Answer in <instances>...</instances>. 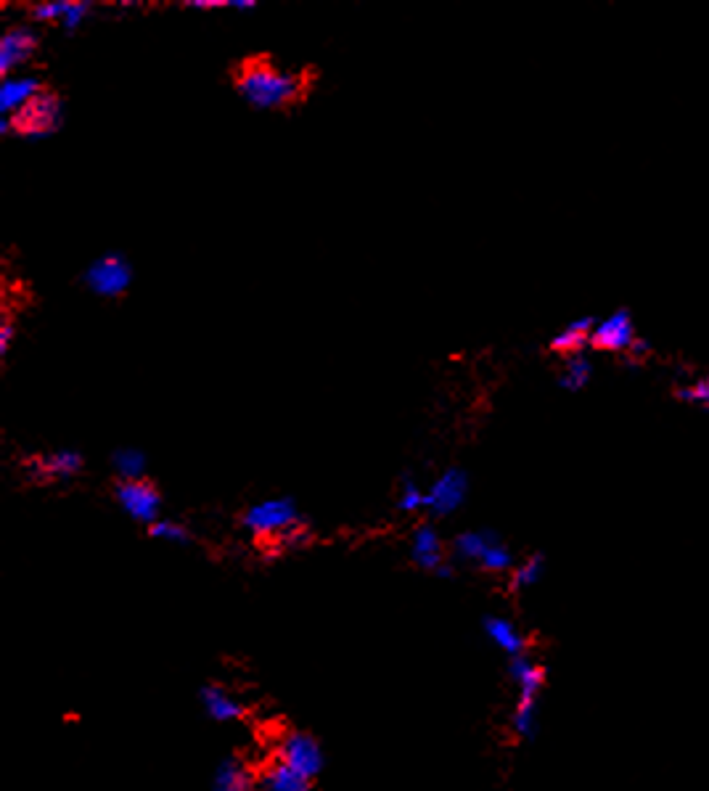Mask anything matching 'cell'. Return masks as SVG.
I'll return each instance as SVG.
<instances>
[{
    "label": "cell",
    "instance_id": "6da1fadb",
    "mask_svg": "<svg viewBox=\"0 0 709 791\" xmlns=\"http://www.w3.org/2000/svg\"><path fill=\"white\" fill-rule=\"evenodd\" d=\"M233 88L257 112H278L307 96V72L284 69L265 53L247 56L233 67Z\"/></svg>",
    "mask_w": 709,
    "mask_h": 791
},
{
    "label": "cell",
    "instance_id": "7a4b0ae2",
    "mask_svg": "<svg viewBox=\"0 0 709 791\" xmlns=\"http://www.w3.org/2000/svg\"><path fill=\"white\" fill-rule=\"evenodd\" d=\"M241 527L252 538H278L286 545H302L307 538V522L292 495L257 500L241 514Z\"/></svg>",
    "mask_w": 709,
    "mask_h": 791
},
{
    "label": "cell",
    "instance_id": "3957f363",
    "mask_svg": "<svg viewBox=\"0 0 709 791\" xmlns=\"http://www.w3.org/2000/svg\"><path fill=\"white\" fill-rule=\"evenodd\" d=\"M11 133L22 135L27 141H43L59 133L64 125V98L51 88H43L30 104L8 117Z\"/></svg>",
    "mask_w": 709,
    "mask_h": 791
},
{
    "label": "cell",
    "instance_id": "277c9868",
    "mask_svg": "<svg viewBox=\"0 0 709 791\" xmlns=\"http://www.w3.org/2000/svg\"><path fill=\"white\" fill-rule=\"evenodd\" d=\"M273 760L299 773L307 781H315L326 768V752H323L321 741L307 731L281 733V739L276 741V749H273Z\"/></svg>",
    "mask_w": 709,
    "mask_h": 791
},
{
    "label": "cell",
    "instance_id": "5b68a950",
    "mask_svg": "<svg viewBox=\"0 0 709 791\" xmlns=\"http://www.w3.org/2000/svg\"><path fill=\"white\" fill-rule=\"evenodd\" d=\"M133 265L122 252H104L83 270L80 281L90 294L104 299H117L133 286Z\"/></svg>",
    "mask_w": 709,
    "mask_h": 791
},
{
    "label": "cell",
    "instance_id": "8992f818",
    "mask_svg": "<svg viewBox=\"0 0 709 791\" xmlns=\"http://www.w3.org/2000/svg\"><path fill=\"white\" fill-rule=\"evenodd\" d=\"M469 490V471L461 469V466H450L426 487V514L432 519H448L456 511H461L463 503L469 500Z\"/></svg>",
    "mask_w": 709,
    "mask_h": 791
},
{
    "label": "cell",
    "instance_id": "52a82bcc",
    "mask_svg": "<svg viewBox=\"0 0 709 791\" xmlns=\"http://www.w3.org/2000/svg\"><path fill=\"white\" fill-rule=\"evenodd\" d=\"M114 500L122 508V514L133 522L151 527L162 519V495L151 479H135V482H117L114 485Z\"/></svg>",
    "mask_w": 709,
    "mask_h": 791
},
{
    "label": "cell",
    "instance_id": "ba28073f",
    "mask_svg": "<svg viewBox=\"0 0 709 791\" xmlns=\"http://www.w3.org/2000/svg\"><path fill=\"white\" fill-rule=\"evenodd\" d=\"M40 48V35L32 27H11V30L3 32L0 38V75L6 80L14 69L24 67L27 61L38 53Z\"/></svg>",
    "mask_w": 709,
    "mask_h": 791
},
{
    "label": "cell",
    "instance_id": "9c48e42d",
    "mask_svg": "<svg viewBox=\"0 0 709 791\" xmlns=\"http://www.w3.org/2000/svg\"><path fill=\"white\" fill-rule=\"evenodd\" d=\"M411 561L413 567L434 575L442 564H448V551H445V540L432 522H421L411 532Z\"/></svg>",
    "mask_w": 709,
    "mask_h": 791
},
{
    "label": "cell",
    "instance_id": "30bf717a",
    "mask_svg": "<svg viewBox=\"0 0 709 791\" xmlns=\"http://www.w3.org/2000/svg\"><path fill=\"white\" fill-rule=\"evenodd\" d=\"M635 342H638L635 339V326L627 310H617L606 321L596 323V329L590 334V347H596L601 352H627L633 350Z\"/></svg>",
    "mask_w": 709,
    "mask_h": 791
},
{
    "label": "cell",
    "instance_id": "8fae6325",
    "mask_svg": "<svg viewBox=\"0 0 709 791\" xmlns=\"http://www.w3.org/2000/svg\"><path fill=\"white\" fill-rule=\"evenodd\" d=\"M199 704H202L204 715L215 723H239L241 717L247 715V707L239 696L231 694L228 688L220 683H204L199 688Z\"/></svg>",
    "mask_w": 709,
    "mask_h": 791
},
{
    "label": "cell",
    "instance_id": "7c38bea8",
    "mask_svg": "<svg viewBox=\"0 0 709 791\" xmlns=\"http://www.w3.org/2000/svg\"><path fill=\"white\" fill-rule=\"evenodd\" d=\"M508 675H511L516 691H519V702L516 704H524V707H538L540 691H543V683H545V667L524 654V657L511 659V665H508Z\"/></svg>",
    "mask_w": 709,
    "mask_h": 791
},
{
    "label": "cell",
    "instance_id": "4fadbf2b",
    "mask_svg": "<svg viewBox=\"0 0 709 791\" xmlns=\"http://www.w3.org/2000/svg\"><path fill=\"white\" fill-rule=\"evenodd\" d=\"M482 633H485L487 641L493 643L495 649H501L506 657L511 659L524 657V651H527V638H524V633L514 625V622L506 620V617L487 614L485 620H482Z\"/></svg>",
    "mask_w": 709,
    "mask_h": 791
},
{
    "label": "cell",
    "instance_id": "5bb4252c",
    "mask_svg": "<svg viewBox=\"0 0 709 791\" xmlns=\"http://www.w3.org/2000/svg\"><path fill=\"white\" fill-rule=\"evenodd\" d=\"M83 466L85 458L77 450H53V453H45V456L32 461L35 474H40V479H45V482H64V479L77 477Z\"/></svg>",
    "mask_w": 709,
    "mask_h": 791
},
{
    "label": "cell",
    "instance_id": "9a60e30c",
    "mask_svg": "<svg viewBox=\"0 0 709 791\" xmlns=\"http://www.w3.org/2000/svg\"><path fill=\"white\" fill-rule=\"evenodd\" d=\"M212 791H260L257 789V773L236 754L225 757L215 768Z\"/></svg>",
    "mask_w": 709,
    "mask_h": 791
},
{
    "label": "cell",
    "instance_id": "2e32d148",
    "mask_svg": "<svg viewBox=\"0 0 709 791\" xmlns=\"http://www.w3.org/2000/svg\"><path fill=\"white\" fill-rule=\"evenodd\" d=\"M40 90H43V83H40L38 77H6L0 83V112H3V117L6 114L14 117L19 109H24L32 98L38 96Z\"/></svg>",
    "mask_w": 709,
    "mask_h": 791
},
{
    "label": "cell",
    "instance_id": "e0dca14e",
    "mask_svg": "<svg viewBox=\"0 0 709 791\" xmlns=\"http://www.w3.org/2000/svg\"><path fill=\"white\" fill-rule=\"evenodd\" d=\"M498 540V535L490 530H466L458 532L453 543H450V559L461 561V564H477L482 561L485 551Z\"/></svg>",
    "mask_w": 709,
    "mask_h": 791
},
{
    "label": "cell",
    "instance_id": "ac0fdd59",
    "mask_svg": "<svg viewBox=\"0 0 709 791\" xmlns=\"http://www.w3.org/2000/svg\"><path fill=\"white\" fill-rule=\"evenodd\" d=\"M257 789L260 791H313V781H307L299 773L289 770L281 762H270L257 773Z\"/></svg>",
    "mask_w": 709,
    "mask_h": 791
},
{
    "label": "cell",
    "instance_id": "d6986e66",
    "mask_svg": "<svg viewBox=\"0 0 709 791\" xmlns=\"http://www.w3.org/2000/svg\"><path fill=\"white\" fill-rule=\"evenodd\" d=\"M596 329V318H580V321L569 323L567 329L556 334L551 339V350L559 352V355H580L585 344H590V334Z\"/></svg>",
    "mask_w": 709,
    "mask_h": 791
},
{
    "label": "cell",
    "instance_id": "ffe728a7",
    "mask_svg": "<svg viewBox=\"0 0 709 791\" xmlns=\"http://www.w3.org/2000/svg\"><path fill=\"white\" fill-rule=\"evenodd\" d=\"M112 469L117 474V482H135L146 479L149 458L141 448H117L112 453Z\"/></svg>",
    "mask_w": 709,
    "mask_h": 791
},
{
    "label": "cell",
    "instance_id": "44dd1931",
    "mask_svg": "<svg viewBox=\"0 0 709 791\" xmlns=\"http://www.w3.org/2000/svg\"><path fill=\"white\" fill-rule=\"evenodd\" d=\"M543 569H545V559L540 553H535L530 559H524L522 564H516L514 572L508 575V590H511V593H522V590L538 585V580L543 577Z\"/></svg>",
    "mask_w": 709,
    "mask_h": 791
},
{
    "label": "cell",
    "instance_id": "7402d4cb",
    "mask_svg": "<svg viewBox=\"0 0 709 791\" xmlns=\"http://www.w3.org/2000/svg\"><path fill=\"white\" fill-rule=\"evenodd\" d=\"M395 506L397 511H403V514H418V511H426V490L418 485L411 474H403V479H400V490H397Z\"/></svg>",
    "mask_w": 709,
    "mask_h": 791
},
{
    "label": "cell",
    "instance_id": "603a6c76",
    "mask_svg": "<svg viewBox=\"0 0 709 791\" xmlns=\"http://www.w3.org/2000/svg\"><path fill=\"white\" fill-rule=\"evenodd\" d=\"M479 569L487 572V575H506V572H514V553H511V548H508L506 543H501V538H498L485 551V556L479 561Z\"/></svg>",
    "mask_w": 709,
    "mask_h": 791
},
{
    "label": "cell",
    "instance_id": "cb8c5ba5",
    "mask_svg": "<svg viewBox=\"0 0 709 791\" xmlns=\"http://www.w3.org/2000/svg\"><path fill=\"white\" fill-rule=\"evenodd\" d=\"M590 379V363L583 355H572L564 363V371L559 376V387L569 389V392H580Z\"/></svg>",
    "mask_w": 709,
    "mask_h": 791
},
{
    "label": "cell",
    "instance_id": "d4e9b609",
    "mask_svg": "<svg viewBox=\"0 0 709 791\" xmlns=\"http://www.w3.org/2000/svg\"><path fill=\"white\" fill-rule=\"evenodd\" d=\"M149 535L154 540H165V543L172 545H188L191 543V530L186 524L172 522V519H159L149 527Z\"/></svg>",
    "mask_w": 709,
    "mask_h": 791
},
{
    "label": "cell",
    "instance_id": "484cf974",
    "mask_svg": "<svg viewBox=\"0 0 709 791\" xmlns=\"http://www.w3.org/2000/svg\"><path fill=\"white\" fill-rule=\"evenodd\" d=\"M72 0H53V3H38L30 11V19L38 24H51V22H64Z\"/></svg>",
    "mask_w": 709,
    "mask_h": 791
},
{
    "label": "cell",
    "instance_id": "4316f807",
    "mask_svg": "<svg viewBox=\"0 0 709 791\" xmlns=\"http://www.w3.org/2000/svg\"><path fill=\"white\" fill-rule=\"evenodd\" d=\"M678 397L680 400H686V403L702 405V408H707L709 411V376L699 379L696 384H691V387L678 389Z\"/></svg>",
    "mask_w": 709,
    "mask_h": 791
},
{
    "label": "cell",
    "instance_id": "83f0119b",
    "mask_svg": "<svg viewBox=\"0 0 709 791\" xmlns=\"http://www.w3.org/2000/svg\"><path fill=\"white\" fill-rule=\"evenodd\" d=\"M90 16V3H85V0H75L72 6H69L67 16H64V22H61V27L67 32H75L80 24L85 22Z\"/></svg>",
    "mask_w": 709,
    "mask_h": 791
},
{
    "label": "cell",
    "instance_id": "f1b7e54d",
    "mask_svg": "<svg viewBox=\"0 0 709 791\" xmlns=\"http://www.w3.org/2000/svg\"><path fill=\"white\" fill-rule=\"evenodd\" d=\"M11 339H14V323L3 321V326H0V355H8Z\"/></svg>",
    "mask_w": 709,
    "mask_h": 791
},
{
    "label": "cell",
    "instance_id": "f546056e",
    "mask_svg": "<svg viewBox=\"0 0 709 791\" xmlns=\"http://www.w3.org/2000/svg\"><path fill=\"white\" fill-rule=\"evenodd\" d=\"M434 577H442V580H450V577H456V567H453V561H448V564H442L437 572H434Z\"/></svg>",
    "mask_w": 709,
    "mask_h": 791
}]
</instances>
